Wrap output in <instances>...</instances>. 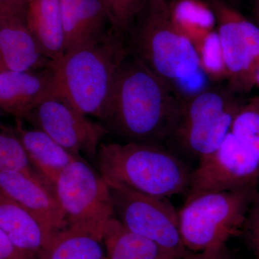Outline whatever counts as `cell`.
<instances>
[{"instance_id":"1","label":"cell","mask_w":259,"mask_h":259,"mask_svg":"<svg viewBox=\"0 0 259 259\" xmlns=\"http://www.w3.org/2000/svg\"><path fill=\"white\" fill-rule=\"evenodd\" d=\"M127 57L116 72L100 124L122 143L163 146L175 136L184 102L168 81Z\"/></svg>"},{"instance_id":"2","label":"cell","mask_w":259,"mask_h":259,"mask_svg":"<svg viewBox=\"0 0 259 259\" xmlns=\"http://www.w3.org/2000/svg\"><path fill=\"white\" fill-rule=\"evenodd\" d=\"M99 171L109 186L156 197L187 193L193 169L159 145L101 143Z\"/></svg>"},{"instance_id":"3","label":"cell","mask_w":259,"mask_h":259,"mask_svg":"<svg viewBox=\"0 0 259 259\" xmlns=\"http://www.w3.org/2000/svg\"><path fill=\"white\" fill-rule=\"evenodd\" d=\"M126 39L113 31L100 41L51 62L55 93L83 115L101 120L119 66L128 56Z\"/></svg>"},{"instance_id":"4","label":"cell","mask_w":259,"mask_h":259,"mask_svg":"<svg viewBox=\"0 0 259 259\" xmlns=\"http://www.w3.org/2000/svg\"><path fill=\"white\" fill-rule=\"evenodd\" d=\"M256 187L187 197L179 211L185 248L195 253H215L243 230Z\"/></svg>"},{"instance_id":"5","label":"cell","mask_w":259,"mask_h":259,"mask_svg":"<svg viewBox=\"0 0 259 259\" xmlns=\"http://www.w3.org/2000/svg\"><path fill=\"white\" fill-rule=\"evenodd\" d=\"M127 38L134 57L170 84L200 69L193 44L172 23L165 0H148Z\"/></svg>"},{"instance_id":"6","label":"cell","mask_w":259,"mask_h":259,"mask_svg":"<svg viewBox=\"0 0 259 259\" xmlns=\"http://www.w3.org/2000/svg\"><path fill=\"white\" fill-rule=\"evenodd\" d=\"M54 188L67 227L102 241L107 225L115 216L110 189L100 171L79 158L62 170Z\"/></svg>"},{"instance_id":"7","label":"cell","mask_w":259,"mask_h":259,"mask_svg":"<svg viewBox=\"0 0 259 259\" xmlns=\"http://www.w3.org/2000/svg\"><path fill=\"white\" fill-rule=\"evenodd\" d=\"M108 187L115 218L127 229L153 241L178 258L189 251L181 236L179 211L168 198Z\"/></svg>"},{"instance_id":"8","label":"cell","mask_w":259,"mask_h":259,"mask_svg":"<svg viewBox=\"0 0 259 259\" xmlns=\"http://www.w3.org/2000/svg\"><path fill=\"white\" fill-rule=\"evenodd\" d=\"M240 107L224 93L204 90L183 102L174 136L187 152L199 159L222 144Z\"/></svg>"},{"instance_id":"9","label":"cell","mask_w":259,"mask_h":259,"mask_svg":"<svg viewBox=\"0 0 259 259\" xmlns=\"http://www.w3.org/2000/svg\"><path fill=\"white\" fill-rule=\"evenodd\" d=\"M259 157L249 145L230 132L217 149L199 159L187 197L256 187Z\"/></svg>"},{"instance_id":"10","label":"cell","mask_w":259,"mask_h":259,"mask_svg":"<svg viewBox=\"0 0 259 259\" xmlns=\"http://www.w3.org/2000/svg\"><path fill=\"white\" fill-rule=\"evenodd\" d=\"M76 157L82 155L97 161L106 131L76 110L66 99L54 93L44 98L26 120Z\"/></svg>"},{"instance_id":"11","label":"cell","mask_w":259,"mask_h":259,"mask_svg":"<svg viewBox=\"0 0 259 259\" xmlns=\"http://www.w3.org/2000/svg\"><path fill=\"white\" fill-rule=\"evenodd\" d=\"M209 5L215 15L228 79L235 88L250 90L259 66V26L223 0H209Z\"/></svg>"},{"instance_id":"12","label":"cell","mask_w":259,"mask_h":259,"mask_svg":"<svg viewBox=\"0 0 259 259\" xmlns=\"http://www.w3.org/2000/svg\"><path fill=\"white\" fill-rule=\"evenodd\" d=\"M0 190L31 213L51 237L67 227L54 187L21 172L0 171Z\"/></svg>"},{"instance_id":"13","label":"cell","mask_w":259,"mask_h":259,"mask_svg":"<svg viewBox=\"0 0 259 259\" xmlns=\"http://www.w3.org/2000/svg\"><path fill=\"white\" fill-rule=\"evenodd\" d=\"M54 93L51 64L37 71H0V108L14 116L16 120H26L30 112Z\"/></svg>"},{"instance_id":"14","label":"cell","mask_w":259,"mask_h":259,"mask_svg":"<svg viewBox=\"0 0 259 259\" xmlns=\"http://www.w3.org/2000/svg\"><path fill=\"white\" fill-rule=\"evenodd\" d=\"M50 64L26 21L0 9V71H37Z\"/></svg>"},{"instance_id":"15","label":"cell","mask_w":259,"mask_h":259,"mask_svg":"<svg viewBox=\"0 0 259 259\" xmlns=\"http://www.w3.org/2000/svg\"><path fill=\"white\" fill-rule=\"evenodd\" d=\"M64 31V54L93 45L112 30L102 0H59Z\"/></svg>"},{"instance_id":"16","label":"cell","mask_w":259,"mask_h":259,"mask_svg":"<svg viewBox=\"0 0 259 259\" xmlns=\"http://www.w3.org/2000/svg\"><path fill=\"white\" fill-rule=\"evenodd\" d=\"M28 155L32 166L54 187L58 177L68 165L79 158L38 129H25L17 120L13 129Z\"/></svg>"},{"instance_id":"17","label":"cell","mask_w":259,"mask_h":259,"mask_svg":"<svg viewBox=\"0 0 259 259\" xmlns=\"http://www.w3.org/2000/svg\"><path fill=\"white\" fill-rule=\"evenodd\" d=\"M26 23L51 62L64 55V31L59 0H30Z\"/></svg>"},{"instance_id":"18","label":"cell","mask_w":259,"mask_h":259,"mask_svg":"<svg viewBox=\"0 0 259 259\" xmlns=\"http://www.w3.org/2000/svg\"><path fill=\"white\" fill-rule=\"evenodd\" d=\"M0 228L20 249L38 255L51 239L31 213L1 190Z\"/></svg>"},{"instance_id":"19","label":"cell","mask_w":259,"mask_h":259,"mask_svg":"<svg viewBox=\"0 0 259 259\" xmlns=\"http://www.w3.org/2000/svg\"><path fill=\"white\" fill-rule=\"evenodd\" d=\"M107 259H180L153 241L138 236L116 218L107 225L103 236Z\"/></svg>"},{"instance_id":"20","label":"cell","mask_w":259,"mask_h":259,"mask_svg":"<svg viewBox=\"0 0 259 259\" xmlns=\"http://www.w3.org/2000/svg\"><path fill=\"white\" fill-rule=\"evenodd\" d=\"M40 259H107L103 241L88 232L66 227L51 237Z\"/></svg>"},{"instance_id":"21","label":"cell","mask_w":259,"mask_h":259,"mask_svg":"<svg viewBox=\"0 0 259 259\" xmlns=\"http://www.w3.org/2000/svg\"><path fill=\"white\" fill-rule=\"evenodd\" d=\"M168 10L172 23L193 45L217 25L212 8L202 0H175Z\"/></svg>"},{"instance_id":"22","label":"cell","mask_w":259,"mask_h":259,"mask_svg":"<svg viewBox=\"0 0 259 259\" xmlns=\"http://www.w3.org/2000/svg\"><path fill=\"white\" fill-rule=\"evenodd\" d=\"M0 171L21 172L34 178L47 181L32 166L13 130L8 127L0 132Z\"/></svg>"},{"instance_id":"23","label":"cell","mask_w":259,"mask_h":259,"mask_svg":"<svg viewBox=\"0 0 259 259\" xmlns=\"http://www.w3.org/2000/svg\"><path fill=\"white\" fill-rule=\"evenodd\" d=\"M199 69L209 79L218 81L228 77L222 46L217 30H213L194 45Z\"/></svg>"},{"instance_id":"24","label":"cell","mask_w":259,"mask_h":259,"mask_svg":"<svg viewBox=\"0 0 259 259\" xmlns=\"http://www.w3.org/2000/svg\"><path fill=\"white\" fill-rule=\"evenodd\" d=\"M111 23L112 30L127 40L144 13L148 0H102Z\"/></svg>"},{"instance_id":"25","label":"cell","mask_w":259,"mask_h":259,"mask_svg":"<svg viewBox=\"0 0 259 259\" xmlns=\"http://www.w3.org/2000/svg\"><path fill=\"white\" fill-rule=\"evenodd\" d=\"M231 132L249 145L259 157V98L240 107Z\"/></svg>"},{"instance_id":"26","label":"cell","mask_w":259,"mask_h":259,"mask_svg":"<svg viewBox=\"0 0 259 259\" xmlns=\"http://www.w3.org/2000/svg\"><path fill=\"white\" fill-rule=\"evenodd\" d=\"M242 231L259 259V192H256L250 204Z\"/></svg>"},{"instance_id":"27","label":"cell","mask_w":259,"mask_h":259,"mask_svg":"<svg viewBox=\"0 0 259 259\" xmlns=\"http://www.w3.org/2000/svg\"><path fill=\"white\" fill-rule=\"evenodd\" d=\"M207 78L208 77L204 74L203 71L199 69L192 76L178 80L171 85L175 92H178L185 95L188 97L187 99L188 100L206 90H204V86H205Z\"/></svg>"},{"instance_id":"28","label":"cell","mask_w":259,"mask_h":259,"mask_svg":"<svg viewBox=\"0 0 259 259\" xmlns=\"http://www.w3.org/2000/svg\"><path fill=\"white\" fill-rule=\"evenodd\" d=\"M0 259H40L38 255L20 249L0 228Z\"/></svg>"},{"instance_id":"29","label":"cell","mask_w":259,"mask_h":259,"mask_svg":"<svg viewBox=\"0 0 259 259\" xmlns=\"http://www.w3.org/2000/svg\"><path fill=\"white\" fill-rule=\"evenodd\" d=\"M30 0H0V9L7 10L26 21Z\"/></svg>"},{"instance_id":"30","label":"cell","mask_w":259,"mask_h":259,"mask_svg":"<svg viewBox=\"0 0 259 259\" xmlns=\"http://www.w3.org/2000/svg\"><path fill=\"white\" fill-rule=\"evenodd\" d=\"M180 259H233L227 254L225 248L215 253H195L189 250Z\"/></svg>"},{"instance_id":"31","label":"cell","mask_w":259,"mask_h":259,"mask_svg":"<svg viewBox=\"0 0 259 259\" xmlns=\"http://www.w3.org/2000/svg\"><path fill=\"white\" fill-rule=\"evenodd\" d=\"M252 83H253V87L257 86L259 88V66L255 69L253 76V80H252Z\"/></svg>"},{"instance_id":"32","label":"cell","mask_w":259,"mask_h":259,"mask_svg":"<svg viewBox=\"0 0 259 259\" xmlns=\"http://www.w3.org/2000/svg\"><path fill=\"white\" fill-rule=\"evenodd\" d=\"M254 17L257 23L259 24V0H255L254 10H253Z\"/></svg>"},{"instance_id":"33","label":"cell","mask_w":259,"mask_h":259,"mask_svg":"<svg viewBox=\"0 0 259 259\" xmlns=\"http://www.w3.org/2000/svg\"><path fill=\"white\" fill-rule=\"evenodd\" d=\"M6 128H7V127H5V126H3V125H2L1 122H0V130H1V131H3V130H5Z\"/></svg>"},{"instance_id":"34","label":"cell","mask_w":259,"mask_h":259,"mask_svg":"<svg viewBox=\"0 0 259 259\" xmlns=\"http://www.w3.org/2000/svg\"><path fill=\"white\" fill-rule=\"evenodd\" d=\"M229 1H233V2H234V1H236V0H229Z\"/></svg>"}]
</instances>
